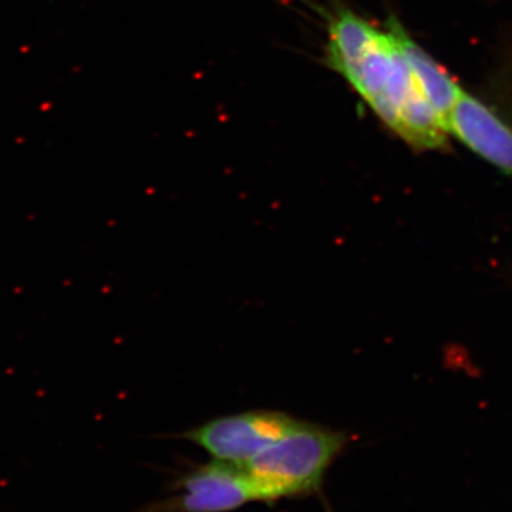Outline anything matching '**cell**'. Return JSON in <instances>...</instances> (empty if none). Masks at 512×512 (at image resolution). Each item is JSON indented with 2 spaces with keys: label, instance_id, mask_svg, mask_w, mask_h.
<instances>
[{
  "label": "cell",
  "instance_id": "obj_2",
  "mask_svg": "<svg viewBox=\"0 0 512 512\" xmlns=\"http://www.w3.org/2000/svg\"><path fill=\"white\" fill-rule=\"evenodd\" d=\"M348 444L342 431L299 420L244 467L258 503L320 493L326 473Z\"/></svg>",
  "mask_w": 512,
  "mask_h": 512
},
{
  "label": "cell",
  "instance_id": "obj_6",
  "mask_svg": "<svg viewBox=\"0 0 512 512\" xmlns=\"http://www.w3.org/2000/svg\"><path fill=\"white\" fill-rule=\"evenodd\" d=\"M387 20L396 33L399 45L402 47L417 83H419L421 92L430 101L434 110L446 121L448 113L453 109L454 103L463 93V89L457 80L407 33L396 16H390Z\"/></svg>",
  "mask_w": 512,
  "mask_h": 512
},
{
  "label": "cell",
  "instance_id": "obj_3",
  "mask_svg": "<svg viewBox=\"0 0 512 512\" xmlns=\"http://www.w3.org/2000/svg\"><path fill=\"white\" fill-rule=\"evenodd\" d=\"M298 421L284 412L251 410L218 417L178 437L197 444L214 460L244 468L252 458L288 434Z\"/></svg>",
  "mask_w": 512,
  "mask_h": 512
},
{
  "label": "cell",
  "instance_id": "obj_1",
  "mask_svg": "<svg viewBox=\"0 0 512 512\" xmlns=\"http://www.w3.org/2000/svg\"><path fill=\"white\" fill-rule=\"evenodd\" d=\"M323 60L377 119L414 150H447L446 121L421 92L389 20L383 28L336 3L326 15Z\"/></svg>",
  "mask_w": 512,
  "mask_h": 512
},
{
  "label": "cell",
  "instance_id": "obj_5",
  "mask_svg": "<svg viewBox=\"0 0 512 512\" xmlns=\"http://www.w3.org/2000/svg\"><path fill=\"white\" fill-rule=\"evenodd\" d=\"M448 134L512 177V126L493 107L464 92L448 113Z\"/></svg>",
  "mask_w": 512,
  "mask_h": 512
},
{
  "label": "cell",
  "instance_id": "obj_4",
  "mask_svg": "<svg viewBox=\"0 0 512 512\" xmlns=\"http://www.w3.org/2000/svg\"><path fill=\"white\" fill-rule=\"evenodd\" d=\"M173 491L138 512H231L256 501L244 468L217 460L181 474Z\"/></svg>",
  "mask_w": 512,
  "mask_h": 512
}]
</instances>
